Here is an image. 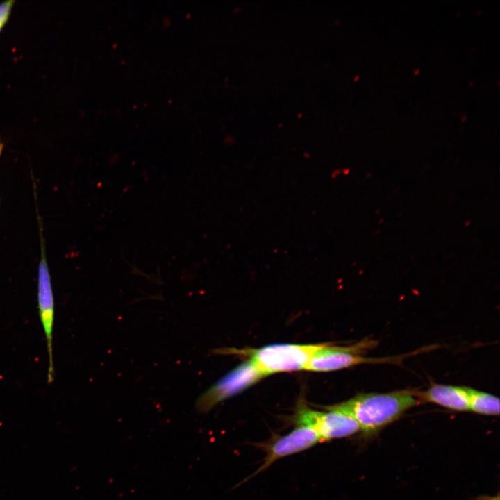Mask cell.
<instances>
[{
    "mask_svg": "<svg viewBox=\"0 0 500 500\" xmlns=\"http://www.w3.org/2000/svg\"><path fill=\"white\" fill-rule=\"evenodd\" d=\"M417 392L403 390L388 393L358 394L338 404L323 406L352 417L366 437L372 436L420 401Z\"/></svg>",
    "mask_w": 500,
    "mask_h": 500,
    "instance_id": "6da1fadb",
    "label": "cell"
},
{
    "mask_svg": "<svg viewBox=\"0 0 500 500\" xmlns=\"http://www.w3.org/2000/svg\"><path fill=\"white\" fill-rule=\"evenodd\" d=\"M320 345L276 344L240 351L249 356V360L265 377L278 372L305 369Z\"/></svg>",
    "mask_w": 500,
    "mask_h": 500,
    "instance_id": "7a4b0ae2",
    "label": "cell"
},
{
    "mask_svg": "<svg viewBox=\"0 0 500 500\" xmlns=\"http://www.w3.org/2000/svg\"><path fill=\"white\" fill-rule=\"evenodd\" d=\"M376 344L374 340H364L350 346L321 344L313 353L305 370L330 372L364 363L395 362V359L398 358H372L362 355V352Z\"/></svg>",
    "mask_w": 500,
    "mask_h": 500,
    "instance_id": "3957f363",
    "label": "cell"
},
{
    "mask_svg": "<svg viewBox=\"0 0 500 500\" xmlns=\"http://www.w3.org/2000/svg\"><path fill=\"white\" fill-rule=\"evenodd\" d=\"M324 410L318 411L300 403L292 422L295 426L312 429L322 442L349 437L360 431L358 424L350 416L336 410Z\"/></svg>",
    "mask_w": 500,
    "mask_h": 500,
    "instance_id": "277c9868",
    "label": "cell"
},
{
    "mask_svg": "<svg viewBox=\"0 0 500 500\" xmlns=\"http://www.w3.org/2000/svg\"><path fill=\"white\" fill-rule=\"evenodd\" d=\"M263 375L249 359L218 380L197 399L195 406L206 413L220 402L241 392L263 378Z\"/></svg>",
    "mask_w": 500,
    "mask_h": 500,
    "instance_id": "5b68a950",
    "label": "cell"
},
{
    "mask_svg": "<svg viewBox=\"0 0 500 500\" xmlns=\"http://www.w3.org/2000/svg\"><path fill=\"white\" fill-rule=\"evenodd\" d=\"M322 442L318 435L304 426L295 427L283 435H274L269 440L257 444L265 455L262 464L244 482L264 472L278 460L308 450Z\"/></svg>",
    "mask_w": 500,
    "mask_h": 500,
    "instance_id": "8992f818",
    "label": "cell"
},
{
    "mask_svg": "<svg viewBox=\"0 0 500 500\" xmlns=\"http://www.w3.org/2000/svg\"><path fill=\"white\" fill-rule=\"evenodd\" d=\"M38 303L40 319L45 335L49 358L47 382L51 384L53 381L55 376L53 359L54 298L49 270L43 249L38 266Z\"/></svg>",
    "mask_w": 500,
    "mask_h": 500,
    "instance_id": "52a82bcc",
    "label": "cell"
},
{
    "mask_svg": "<svg viewBox=\"0 0 500 500\" xmlns=\"http://www.w3.org/2000/svg\"><path fill=\"white\" fill-rule=\"evenodd\" d=\"M417 396L419 400L452 410H469L467 387L433 384L426 390L417 392Z\"/></svg>",
    "mask_w": 500,
    "mask_h": 500,
    "instance_id": "ba28073f",
    "label": "cell"
},
{
    "mask_svg": "<svg viewBox=\"0 0 500 500\" xmlns=\"http://www.w3.org/2000/svg\"><path fill=\"white\" fill-rule=\"evenodd\" d=\"M469 408L474 412L485 415H499V399L491 394L467 388Z\"/></svg>",
    "mask_w": 500,
    "mask_h": 500,
    "instance_id": "9c48e42d",
    "label": "cell"
},
{
    "mask_svg": "<svg viewBox=\"0 0 500 500\" xmlns=\"http://www.w3.org/2000/svg\"><path fill=\"white\" fill-rule=\"evenodd\" d=\"M14 3V1L9 0L0 3V32L9 19Z\"/></svg>",
    "mask_w": 500,
    "mask_h": 500,
    "instance_id": "30bf717a",
    "label": "cell"
}]
</instances>
